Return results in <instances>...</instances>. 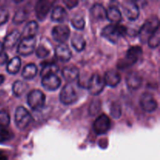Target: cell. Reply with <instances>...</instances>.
I'll use <instances>...</instances> for the list:
<instances>
[{
  "instance_id": "1",
  "label": "cell",
  "mask_w": 160,
  "mask_h": 160,
  "mask_svg": "<svg viewBox=\"0 0 160 160\" xmlns=\"http://www.w3.org/2000/svg\"><path fill=\"white\" fill-rule=\"evenodd\" d=\"M128 33V28L123 25L109 24L105 27L102 31V36L109 42L116 44L120 37H123Z\"/></svg>"
},
{
  "instance_id": "2",
  "label": "cell",
  "mask_w": 160,
  "mask_h": 160,
  "mask_svg": "<svg viewBox=\"0 0 160 160\" xmlns=\"http://www.w3.org/2000/svg\"><path fill=\"white\" fill-rule=\"evenodd\" d=\"M142 48L140 46H132L128 50L124 59H122L117 63V67L120 70H124L131 67L138 62L142 56Z\"/></svg>"
},
{
  "instance_id": "3",
  "label": "cell",
  "mask_w": 160,
  "mask_h": 160,
  "mask_svg": "<svg viewBox=\"0 0 160 160\" xmlns=\"http://www.w3.org/2000/svg\"><path fill=\"white\" fill-rule=\"evenodd\" d=\"M159 28V20L157 17H152L144 23L138 32L140 41L142 43H146L152 34Z\"/></svg>"
},
{
  "instance_id": "4",
  "label": "cell",
  "mask_w": 160,
  "mask_h": 160,
  "mask_svg": "<svg viewBox=\"0 0 160 160\" xmlns=\"http://www.w3.org/2000/svg\"><path fill=\"white\" fill-rule=\"evenodd\" d=\"M28 104L34 110H40L44 107L45 103V95L42 91L34 89L28 95Z\"/></svg>"
},
{
  "instance_id": "5",
  "label": "cell",
  "mask_w": 160,
  "mask_h": 160,
  "mask_svg": "<svg viewBox=\"0 0 160 160\" xmlns=\"http://www.w3.org/2000/svg\"><path fill=\"white\" fill-rule=\"evenodd\" d=\"M32 120L31 113L23 106H19L15 112V123L20 130H24Z\"/></svg>"
},
{
  "instance_id": "6",
  "label": "cell",
  "mask_w": 160,
  "mask_h": 160,
  "mask_svg": "<svg viewBox=\"0 0 160 160\" xmlns=\"http://www.w3.org/2000/svg\"><path fill=\"white\" fill-rule=\"evenodd\" d=\"M78 98V93L71 84L64 86L59 94V100L63 105L68 106L77 102Z\"/></svg>"
},
{
  "instance_id": "7",
  "label": "cell",
  "mask_w": 160,
  "mask_h": 160,
  "mask_svg": "<svg viewBox=\"0 0 160 160\" xmlns=\"http://www.w3.org/2000/svg\"><path fill=\"white\" fill-rule=\"evenodd\" d=\"M105 83L101 76L97 73L93 74L89 79L87 84V88L89 93L92 95H98L104 90Z\"/></svg>"
},
{
  "instance_id": "8",
  "label": "cell",
  "mask_w": 160,
  "mask_h": 160,
  "mask_svg": "<svg viewBox=\"0 0 160 160\" xmlns=\"http://www.w3.org/2000/svg\"><path fill=\"white\" fill-rule=\"evenodd\" d=\"M111 128L110 119L106 114H102L95 120L93 124V129L98 135L106 134Z\"/></svg>"
},
{
  "instance_id": "9",
  "label": "cell",
  "mask_w": 160,
  "mask_h": 160,
  "mask_svg": "<svg viewBox=\"0 0 160 160\" xmlns=\"http://www.w3.org/2000/svg\"><path fill=\"white\" fill-rule=\"evenodd\" d=\"M36 38L35 37L25 38L20 41L17 47V52L23 56H29L32 54L35 50Z\"/></svg>"
},
{
  "instance_id": "10",
  "label": "cell",
  "mask_w": 160,
  "mask_h": 160,
  "mask_svg": "<svg viewBox=\"0 0 160 160\" xmlns=\"http://www.w3.org/2000/svg\"><path fill=\"white\" fill-rule=\"evenodd\" d=\"M139 102L142 109L147 112H154L158 107V103L153 95L147 92L142 94Z\"/></svg>"
},
{
  "instance_id": "11",
  "label": "cell",
  "mask_w": 160,
  "mask_h": 160,
  "mask_svg": "<svg viewBox=\"0 0 160 160\" xmlns=\"http://www.w3.org/2000/svg\"><path fill=\"white\" fill-rule=\"evenodd\" d=\"M52 35L55 41L62 44L70 38V30L67 25H57L53 28Z\"/></svg>"
},
{
  "instance_id": "12",
  "label": "cell",
  "mask_w": 160,
  "mask_h": 160,
  "mask_svg": "<svg viewBox=\"0 0 160 160\" xmlns=\"http://www.w3.org/2000/svg\"><path fill=\"white\" fill-rule=\"evenodd\" d=\"M55 2L52 0H40L36 4L35 12L36 17L39 20H44L51 9Z\"/></svg>"
},
{
  "instance_id": "13",
  "label": "cell",
  "mask_w": 160,
  "mask_h": 160,
  "mask_svg": "<svg viewBox=\"0 0 160 160\" xmlns=\"http://www.w3.org/2000/svg\"><path fill=\"white\" fill-rule=\"evenodd\" d=\"M123 11L125 16L128 17V20L134 21L136 20L139 17V8L138 6L133 1H125L123 3Z\"/></svg>"
},
{
  "instance_id": "14",
  "label": "cell",
  "mask_w": 160,
  "mask_h": 160,
  "mask_svg": "<svg viewBox=\"0 0 160 160\" xmlns=\"http://www.w3.org/2000/svg\"><path fill=\"white\" fill-rule=\"evenodd\" d=\"M42 85L48 91H56L60 87L61 80L56 74H48L42 77Z\"/></svg>"
},
{
  "instance_id": "15",
  "label": "cell",
  "mask_w": 160,
  "mask_h": 160,
  "mask_svg": "<svg viewBox=\"0 0 160 160\" xmlns=\"http://www.w3.org/2000/svg\"><path fill=\"white\" fill-rule=\"evenodd\" d=\"M56 57L62 62H67L72 58V52L67 45L62 43L59 44L55 49Z\"/></svg>"
},
{
  "instance_id": "16",
  "label": "cell",
  "mask_w": 160,
  "mask_h": 160,
  "mask_svg": "<svg viewBox=\"0 0 160 160\" xmlns=\"http://www.w3.org/2000/svg\"><path fill=\"white\" fill-rule=\"evenodd\" d=\"M126 84L128 88L131 90H137L142 86V78L138 72L131 71L127 75Z\"/></svg>"
},
{
  "instance_id": "17",
  "label": "cell",
  "mask_w": 160,
  "mask_h": 160,
  "mask_svg": "<svg viewBox=\"0 0 160 160\" xmlns=\"http://www.w3.org/2000/svg\"><path fill=\"white\" fill-rule=\"evenodd\" d=\"M103 81H104L105 84L109 87L115 88L120 84V81H121V77L118 72L113 70H110L106 72Z\"/></svg>"
},
{
  "instance_id": "18",
  "label": "cell",
  "mask_w": 160,
  "mask_h": 160,
  "mask_svg": "<svg viewBox=\"0 0 160 160\" xmlns=\"http://www.w3.org/2000/svg\"><path fill=\"white\" fill-rule=\"evenodd\" d=\"M62 75L66 81L71 83L78 79L80 76L79 69L75 66H68L62 70Z\"/></svg>"
},
{
  "instance_id": "19",
  "label": "cell",
  "mask_w": 160,
  "mask_h": 160,
  "mask_svg": "<svg viewBox=\"0 0 160 160\" xmlns=\"http://www.w3.org/2000/svg\"><path fill=\"white\" fill-rule=\"evenodd\" d=\"M92 18L96 21H102L106 18V10L104 6L100 3H95L90 9Z\"/></svg>"
},
{
  "instance_id": "20",
  "label": "cell",
  "mask_w": 160,
  "mask_h": 160,
  "mask_svg": "<svg viewBox=\"0 0 160 160\" xmlns=\"http://www.w3.org/2000/svg\"><path fill=\"white\" fill-rule=\"evenodd\" d=\"M21 34L19 31L15 30V31H12L10 34H8L4 39V42L2 44V47L6 49H9V48H12L16 45V44L18 42L19 39H20Z\"/></svg>"
},
{
  "instance_id": "21",
  "label": "cell",
  "mask_w": 160,
  "mask_h": 160,
  "mask_svg": "<svg viewBox=\"0 0 160 160\" xmlns=\"http://www.w3.org/2000/svg\"><path fill=\"white\" fill-rule=\"evenodd\" d=\"M106 19L112 23H119L122 20V14L118 7L111 6L106 10Z\"/></svg>"
},
{
  "instance_id": "22",
  "label": "cell",
  "mask_w": 160,
  "mask_h": 160,
  "mask_svg": "<svg viewBox=\"0 0 160 160\" xmlns=\"http://www.w3.org/2000/svg\"><path fill=\"white\" fill-rule=\"evenodd\" d=\"M67 18V12L66 11V9L63 7H62V6H56L52 9V11L51 19L52 21L61 23V22L65 21Z\"/></svg>"
},
{
  "instance_id": "23",
  "label": "cell",
  "mask_w": 160,
  "mask_h": 160,
  "mask_svg": "<svg viewBox=\"0 0 160 160\" xmlns=\"http://www.w3.org/2000/svg\"><path fill=\"white\" fill-rule=\"evenodd\" d=\"M38 25L37 22L31 20V21L28 22L25 25L21 35L23 36V38H25L35 37L36 34L38 32Z\"/></svg>"
},
{
  "instance_id": "24",
  "label": "cell",
  "mask_w": 160,
  "mask_h": 160,
  "mask_svg": "<svg viewBox=\"0 0 160 160\" xmlns=\"http://www.w3.org/2000/svg\"><path fill=\"white\" fill-rule=\"evenodd\" d=\"M71 45L77 52H82L85 48L86 42L81 34H75L71 39Z\"/></svg>"
},
{
  "instance_id": "25",
  "label": "cell",
  "mask_w": 160,
  "mask_h": 160,
  "mask_svg": "<svg viewBox=\"0 0 160 160\" xmlns=\"http://www.w3.org/2000/svg\"><path fill=\"white\" fill-rule=\"evenodd\" d=\"M20 67H21V60L20 58L18 56H15L12 58L7 64L6 67V70L10 74H16L20 70Z\"/></svg>"
},
{
  "instance_id": "26",
  "label": "cell",
  "mask_w": 160,
  "mask_h": 160,
  "mask_svg": "<svg viewBox=\"0 0 160 160\" xmlns=\"http://www.w3.org/2000/svg\"><path fill=\"white\" fill-rule=\"evenodd\" d=\"M28 84L25 81H17L12 84V92L14 95L17 97H20L23 95L25 92L28 89Z\"/></svg>"
},
{
  "instance_id": "27",
  "label": "cell",
  "mask_w": 160,
  "mask_h": 160,
  "mask_svg": "<svg viewBox=\"0 0 160 160\" xmlns=\"http://www.w3.org/2000/svg\"><path fill=\"white\" fill-rule=\"evenodd\" d=\"M38 73V69L35 64L29 63L24 67L22 71V77L26 80H31L35 78Z\"/></svg>"
},
{
  "instance_id": "28",
  "label": "cell",
  "mask_w": 160,
  "mask_h": 160,
  "mask_svg": "<svg viewBox=\"0 0 160 160\" xmlns=\"http://www.w3.org/2000/svg\"><path fill=\"white\" fill-rule=\"evenodd\" d=\"M28 16H29L28 10H27L25 8H21L15 13L13 19H12V22L15 24H20L27 20Z\"/></svg>"
},
{
  "instance_id": "29",
  "label": "cell",
  "mask_w": 160,
  "mask_h": 160,
  "mask_svg": "<svg viewBox=\"0 0 160 160\" xmlns=\"http://www.w3.org/2000/svg\"><path fill=\"white\" fill-rule=\"evenodd\" d=\"M59 70V67L53 62L51 63H45L43 65L42 71H41V76L44 77L48 74H56V73Z\"/></svg>"
},
{
  "instance_id": "30",
  "label": "cell",
  "mask_w": 160,
  "mask_h": 160,
  "mask_svg": "<svg viewBox=\"0 0 160 160\" xmlns=\"http://www.w3.org/2000/svg\"><path fill=\"white\" fill-rule=\"evenodd\" d=\"M159 28L156 30L154 33L151 35V37L148 38V46L152 48H157L159 45L160 42V34H159Z\"/></svg>"
},
{
  "instance_id": "31",
  "label": "cell",
  "mask_w": 160,
  "mask_h": 160,
  "mask_svg": "<svg viewBox=\"0 0 160 160\" xmlns=\"http://www.w3.org/2000/svg\"><path fill=\"white\" fill-rule=\"evenodd\" d=\"M71 24L76 30H83L85 27V21L81 16H74L71 19Z\"/></svg>"
},
{
  "instance_id": "32",
  "label": "cell",
  "mask_w": 160,
  "mask_h": 160,
  "mask_svg": "<svg viewBox=\"0 0 160 160\" xmlns=\"http://www.w3.org/2000/svg\"><path fill=\"white\" fill-rule=\"evenodd\" d=\"M110 113L113 118L115 119H119L121 117L122 114V109L121 106L119 104L118 102H113L111 106L110 109Z\"/></svg>"
},
{
  "instance_id": "33",
  "label": "cell",
  "mask_w": 160,
  "mask_h": 160,
  "mask_svg": "<svg viewBox=\"0 0 160 160\" xmlns=\"http://www.w3.org/2000/svg\"><path fill=\"white\" fill-rule=\"evenodd\" d=\"M9 17V13L7 8L5 7V6H1L0 7V26L8 21Z\"/></svg>"
},
{
  "instance_id": "34",
  "label": "cell",
  "mask_w": 160,
  "mask_h": 160,
  "mask_svg": "<svg viewBox=\"0 0 160 160\" xmlns=\"http://www.w3.org/2000/svg\"><path fill=\"white\" fill-rule=\"evenodd\" d=\"M101 109V102L99 100H94L89 106L90 115H95Z\"/></svg>"
},
{
  "instance_id": "35",
  "label": "cell",
  "mask_w": 160,
  "mask_h": 160,
  "mask_svg": "<svg viewBox=\"0 0 160 160\" xmlns=\"http://www.w3.org/2000/svg\"><path fill=\"white\" fill-rule=\"evenodd\" d=\"M35 53L36 56H37L38 57L43 59V58H46L47 56L49 55L50 51L48 48H46V47L44 46V45H41L40 46H38V48L36 49Z\"/></svg>"
},
{
  "instance_id": "36",
  "label": "cell",
  "mask_w": 160,
  "mask_h": 160,
  "mask_svg": "<svg viewBox=\"0 0 160 160\" xmlns=\"http://www.w3.org/2000/svg\"><path fill=\"white\" fill-rule=\"evenodd\" d=\"M63 3L69 9H73L78 6L79 2L76 1V0H63Z\"/></svg>"
},
{
  "instance_id": "37",
  "label": "cell",
  "mask_w": 160,
  "mask_h": 160,
  "mask_svg": "<svg viewBox=\"0 0 160 160\" xmlns=\"http://www.w3.org/2000/svg\"><path fill=\"white\" fill-rule=\"evenodd\" d=\"M8 55L6 52L1 51L0 52V65H4L8 62Z\"/></svg>"
},
{
  "instance_id": "38",
  "label": "cell",
  "mask_w": 160,
  "mask_h": 160,
  "mask_svg": "<svg viewBox=\"0 0 160 160\" xmlns=\"http://www.w3.org/2000/svg\"><path fill=\"white\" fill-rule=\"evenodd\" d=\"M0 160H8V156L3 152H0Z\"/></svg>"
},
{
  "instance_id": "39",
  "label": "cell",
  "mask_w": 160,
  "mask_h": 160,
  "mask_svg": "<svg viewBox=\"0 0 160 160\" xmlns=\"http://www.w3.org/2000/svg\"><path fill=\"white\" fill-rule=\"evenodd\" d=\"M4 81H5V77L3 76V75L0 74V85L4 82Z\"/></svg>"
}]
</instances>
